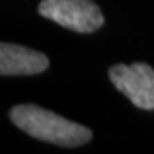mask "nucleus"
Here are the masks:
<instances>
[{"instance_id": "1", "label": "nucleus", "mask_w": 154, "mask_h": 154, "mask_svg": "<svg viewBox=\"0 0 154 154\" xmlns=\"http://www.w3.org/2000/svg\"><path fill=\"white\" fill-rule=\"evenodd\" d=\"M10 118L29 135L60 146H79L93 138V132L85 126L33 104L14 106L10 110Z\"/></svg>"}, {"instance_id": "2", "label": "nucleus", "mask_w": 154, "mask_h": 154, "mask_svg": "<svg viewBox=\"0 0 154 154\" xmlns=\"http://www.w3.org/2000/svg\"><path fill=\"white\" fill-rule=\"evenodd\" d=\"M41 16L77 33H91L104 24V16L91 0H43Z\"/></svg>"}, {"instance_id": "3", "label": "nucleus", "mask_w": 154, "mask_h": 154, "mask_svg": "<svg viewBox=\"0 0 154 154\" xmlns=\"http://www.w3.org/2000/svg\"><path fill=\"white\" fill-rule=\"evenodd\" d=\"M109 77L116 90L143 110H154V71L146 63L115 65Z\"/></svg>"}, {"instance_id": "4", "label": "nucleus", "mask_w": 154, "mask_h": 154, "mask_svg": "<svg viewBox=\"0 0 154 154\" xmlns=\"http://www.w3.org/2000/svg\"><path fill=\"white\" fill-rule=\"evenodd\" d=\"M49 58L33 49L2 43L0 46V74L2 75H32L46 71Z\"/></svg>"}]
</instances>
